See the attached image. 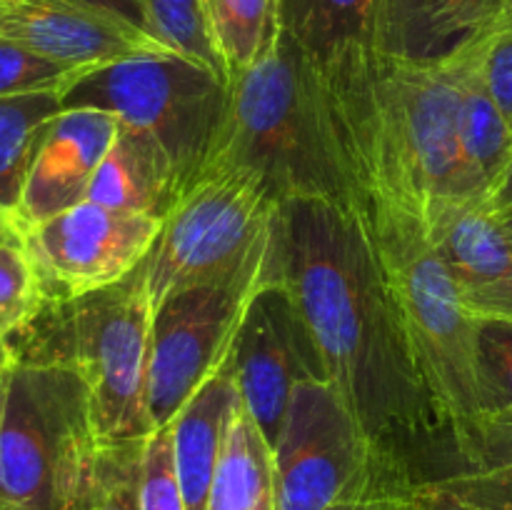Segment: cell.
<instances>
[{"instance_id":"10","label":"cell","mask_w":512,"mask_h":510,"mask_svg":"<svg viewBox=\"0 0 512 510\" xmlns=\"http://www.w3.org/2000/svg\"><path fill=\"white\" fill-rule=\"evenodd\" d=\"M270 453L275 510H328L393 475L415 480L375 448L330 380H305L293 390Z\"/></svg>"},{"instance_id":"2","label":"cell","mask_w":512,"mask_h":510,"mask_svg":"<svg viewBox=\"0 0 512 510\" xmlns=\"http://www.w3.org/2000/svg\"><path fill=\"white\" fill-rule=\"evenodd\" d=\"M478 35L440 58L350 48L308 60L310 88L343 178L413 213L428 230L448 200L485 198L458 135L460 98ZM488 200V198H485Z\"/></svg>"},{"instance_id":"32","label":"cell","mask_w":512,"mask_h":510,"mask_svg":"<svg viewBox=\"0 0 512 510\" xmlns=\"http://www.w3.org/2000/svg\"><path fill=\"white\" fill-rule=\"evenodd\" d=\"M415 483L420 480L408 478V475H393V478L380 480L363 498L343 500L328 510H408Z\"/></svg>"},{"instance_id":"27","label":"cell","mask_w":512,"mask_h":510,"mask_svg":"<svg viewBox=\"0 0 512 510\" xmlns=\"http://www.w3.org/2000/svg\"><path fill=\"white\" fill-rule=\"evenodd\" d=\"M43 288L23 243L0 245V343L38 315Z\"/></svg>"},{"instance_id":"24","label":"cell","mask_w":512,"mask_h":510,"mask_svg":"<svg viewBox=\"0 0 512 510\" xmlns=\"http://www.w3.org/2000/svg\"><path fill=\"white\" fill-rule=\"evenodd\" d=\"M155 38L183 58L213 70L228 83V70L218 55L205 18V0H145Z\"/></svg>"},{"instance_id":"19","label":"cell","mask_w":512,"mask_h":510,"mask_svg":"<svg viewBox=\"0 0 512 510\" xmlns=\"http://www.w3.org/2000/svg\"><path fill=\"white\" fill-rule=\"evenodd\" d=\"M483 45L485 30L478 33L475 53L465 70L458 135L470 180L485 198H490L495 185L500 183L512 163V130L483 78Z\"/></svg>"},{"instance_id":"17","label":"cell","mask_w":512,"mask_h":510,"mask_svg":"<svg viewBox=\"0 0 512 510\" xmlns=\"http://www.w3.org/2000/svg\"><path fill=\"white\" fill-rule=\"evenodd\" d=\"M178 193V173L163 145L143 130L120 123L85 200L165 218Z\"/></svg>"},{"instance_id":"5","label":"cell","mask_w":512,"mask_h":510,"mask_svg":"<svg viewBox=\"0 0 512 510\" xmlns=\"http://www.w3.org/2000/svg\"><path fill=\"white\" fill-rule=\"evenodd\" d=\"M208 160L248 165L278 203L345 200V183L323 130L308 60L288 28L228 83V108Z\"/></svg>"},{"instance_id":"33","label":"cell","mask_w":512,"mask_h":510,"mask_svg":"<svg viewBox=\"0 0 512 510\" xmlns=\"http://www.w3.org/2000/svg\"><path fill=\"white\" fill-rule=\"evenodd\" d=\"M505 445H512V413L483 415V418L478 420V425L473 428V435H470L468 448H465L463 458H460V465L470 463V460H473L475 455L483 453V450L505 448Z\"/></svg>"},{"instance_id":"26","label":"cell","mask_w":512,"mask_h":510,"mask_svg":"<svg viewBox=\"0 0 512 510\" xmlns=\"http://www.w3.org/2000/svg\"><path fill=\"white\" fill-rule=\"evenodd\" d=\"M85 70L90 68L58 63V60L0 38V98L35 93L63 95Z\"/></svg>"},{"instance_id":"11","label":"cell","mask_w":512,"mask_h":510,"mask_svg":"<svg viewBox=\"0 0 512 510\" xmlns=\"http://www.w3.org/2000/svg\"><path fill=\"white\" fill-rule=\"evenodd\" d=\"M163 218L83 200L20 240L38 273L43 303H70L133 275L153 250Z\"/></svg>"},{"instance_id":"37","label":"cell","mask_w":512,"mask_h":510,"mask_svg":"<svg viewBox=\"0 0 512 510\" xmlns=\"http://www.w3.org/2000/svg\"><path fill=\"white\" fill-rule=\"evenodd\" d=\"M485 203H488V208L498 215L512 210V163L508 165V170H505L500 183L495 185V190L490 193V198L485 200Z\"/></svg>"},{"instance_id":"12","label":"cell","mask_w":512,"mask_h":510,"mask_svg":"<svg viewBox=\"0 0 512 510\" xmlns=\"http://www.w3.org/2000/svg\"><path fill=\"white\" fill-rule=\"evenodd\" d=\"M233 368L243 408L273 450L293 390L305 380H328L313 333L280 278V268L250 303L235 345Z\"/></svg>"},{"instance_id":"14","label":"cell","mask_w":512,"mask_h":510,"mask_svg":"<svg viewBox=\"0 0 512 510\" xmlns=\"http://www.w3.org/2000/svg\"><path fill=\"white\" fill-rule=\"evenodd\" d=\"M118 125L115 115L93 108L63 110L55 118L25 185L18 213L20 235L88 198Z\"/></svg>"},{"instance_id":"30","label":"cell","mask_w":512,"mask_h":510,"mask_svg":"<svg viewBox=\"0 0 512 510\" xmlns=\"http://www.w3.org/2000/svg\"><path fill=\"white\" fill-rule=\"evenodd\" d=\"M140 508L185 510L173 463V430L170 425L153 430L140 450Z\"/></svg>"},{"instance_id":"13","label":"cell","mask_w":512,"mask_h":510,"mask_svg":"<svg viewBox=\"0 0 512 510\" xmlns=\"http://www.w3.org/2000/svg\"><path fill=\"white\" fill-rule=\"evenodd\" d=\"M0 38L75 68L175 53L145 30L78 0H0Z\"/></svg>"},{"instance_id":"42","label":"cell","mask_w":512,"mask_h":510,"mask_svg":"<svg viewBox=\"0 0 512 510\" xmlns=\"http://www.w3.org/2000/svg\"><path fill=\"white\" fill-rule=\"evenodd\" d=\"M10 363H13V358H10V353H8V348H5V343H0V370L8 368Z\"/></svg>"},{"instance_id":"1","label":"cell","mask_w":512,"mask_h":510,"mask_svg":"<svg viewBox=\"0 0 512 510\" xmlns=\"http://www.w3.org/2000/svg\"><path fill=\"white\" fill-rule=\"evenodd\" d=\"M280 278L330 380L375 448L418 478L423 453L455 435L390 305L345 200H288L275 215Z\"/></svg>"},{"instance_id":"7","label":"cell","mask_w":512,"mask_h":510,"mask_svg":"<svg viewBox=\"0 0 512 510\" xmlns=\"http://www.w3.org/2000/svg\"><path fill=\"white\" fill-rule=\"evenodd\" d=\"M280 203L248 165L208 160L165 213L153 250L140 265L153 310L193 285L228 278L260 253Z\"/></svg>"},{"instance_id":"15","label":"cell","mask_w":512,"mask_h":510,"mask_svg":"<svg viewBox=\"0 0 512 510\" xmlns=\"http://www.w3.org/2000/svg\"><path fill=\"white\" fill-rule=\"evenodd\" d=\"M425 235L463 298L512 278V235L485 198L448 200L433 213Z\"/></svg>"},{"instance_id":"8","label":"cell","mask_w":512,"mask_h":510,"mask_svg":"<svg viewBox=\"0 0 512 510\" xmlns=\"http://www.w3.org/2000/svg\"><path fill=\"white\" fill-rule=\"evenodd\" d=\"M60 105L105 110L148 133L170 155L183 190L223 125L228 83L178 53L145 55L85 70L60 95Z\"/></svg>"},{"instance_id":"40","label":"cell","mask_w":512,"mask_h":510,"mask_svg":"<svg viewBox=\"0 0 512 510\" xmlns=\"http://www.w3.org/2000/svg\"><path fill=\"white\" fill-rule=\"evenodd\" d=\"M13 365V363H10ZM10 365L5 370H0V420H3L5 410V398H8V380H10Z\"/></svg>"},{"instance_id":"28","label":"cell","mask_w":512,"mask_h":510,"mask_svg":"<svg viewBox=\"0 0 512 510\" xmlns=\"http://www.w3.org/2000/svg\"><path fill=\"white\" fill-rule=\"evenodd\" d=\"M478 368L483 415L512 413V320L480 318Z\"/></svg>"},{"instance_id":"44","label":"cell","mask_w":512,"mask_h":510,"mask_svg":"<svg viewBox=\"0 0 512 510\" xmlns=\"http://www.w3.org/2000/svg\"><path fill=\"white\" fill-rule=\"evenodd\" d=\"M0 510H5V508H3V505H0Z\"/></svg>"},{"instance_id":"4","label":"cell","mask_w":512,"mask_h":510,"mask_svg":"<svg viewBox=\"0 0 512 510\" xmlns=\"http://www.w3.org/2000/svg\"><path fill=\"white\" fill-rule=\"evenodd\" d=\"M153 313L135 270L70 303H43L5 348L18 363L73 365L88 390L100 445L138 443L155 430L148 398Z\"/></svg>"},{"instance_id":"38","label":"cell","mask_w":512,"mask_h":510,"mask_svg":"<svg viewBox=\"0 0 512 510\" xmlns=\"http://www.w3.org/2000/svg\"><path fill=\"white\" fill-rule=\"evenodd\" d=\"M510 20H512V0H490V28L510 23Z\"/></svg>"},{"instance_id":"23","label":"cell","mask_w":512,"mask_h":510,"mask_svg":"<svg viewBox=\"0 0 512 510\" xmlns=\"http://www.w3.org/2000/svg\"><path fill=\"white\" fill-rule=\"evenodd\" d=\"M205 18L228 83L250 68L285 28L283 0H205Z\"/></svg>"},{"instance_id":"45","label":"cell","mask_w":512,"mask_h":510,"mask_svg":"<svg viewBox=\"0 0 512 510\" xmlns=\"http://www.w3.org/2000/svg\"><path fill=\"white\" fill-rule=\"evenodd\" d=\"M408 508H410V505H408Z\"/></svg>"},{"instance_id":"29","label":"cell","mask_w":512,"mask_h":510,"mask_svg":"<svg viewBox=\"0 0 512 510\" xmlns=\"http://www.w3.org/2000/svg\"><path fill=\"white\" fill-rule=\"evenodd\" d=\"M140 450L143 440L100 445L90 510H143L140 508Z\"/></svg>"},{"instance_id":"6","label":"cell","mask_w":512,"mask_h":510,"mask_svg":"<svg viewBox=\"0 0 512 510\" xmlns=\"http://www.w3.org/2000/svg\"><path fill=\"white\" fill-rule=\"evenodd\" d=\"M100 440L88 390L70 363L10 365L0 420L5 510H90Z\"/></svg>"},{"instance_id":"20","label":"cell","mask_w":512,"mask_h":510,"mask_svg":"<svg viewBox=\"0 0 512 510\" xmlns=\"http://www.w3.org/2000/svg\"><path fill=\"white\" fill-rule=\"evenodd\" d=\"M388 0H283L285 28L305 55L383 48Z\"/></svg>"},{"instance_id":"25","label":"cell","mask_w":512,"mask_h":510,"mask_svg":"<svg viewBox=\"0 0 512 510\" xmlns=\"http://www.w3.org/2000/svg\"><path fill=\"white\" fill-rule=\"evenodd\" d=\"M430 480L468 510H512V445L483 450L470 463Z\"/></svg>"},{"instance_id":"18","label":"cell","mask_w":512,"mask_h":510,"mask_svg":"<svg viewBox=\"0 0 512 510\" xmlns=\"http://www.w3.org/2000/svg\"><path fill=\"white\" fill-rule=\"evenodd\" d=\"M490 28V0H388L383 50L440 58Z\"/></svg>"},{"instance_id":"43","label":"cell","mask_w":512,"mask_h":510,"mask_svg":"<svg viewBox=\"0 0 512 510\" xmlns=\"http://www.w3.org/2000/svg\"><path fill=\"white\" fill-rule=\"evenodd\" d=\"M500 220H503V225L508 228V233L512 235V210H508V213H500Z\"/></svg>"},{"instance_id":"41","label":"cell","mask_w":512,"mask_h":510,"mask_svg":"<svg viewBox=\"0 0 512 510\" xmlns=\"http://www.w3.org/2000/svg\"><path fill=\"white\" fill-rule=\"evenodd\" d=\"M255 510H275V498H273V485H270L268 490H265V495L263 498H260V503H258V508Z\"/></svg>"},{"instance_id":"9","label":"cell","mask_w":512,"mask_h":510,"mask_svg":"<svg viewBox=\"0 0 512 510\" xmlns=\"http://www.w3.org/2000/svg\"><path fill=\"white\" fill-rule=\"evenodd\" d=\"M273 230L260 253L233 275L180 290L155 308L148 385L155 430L173 423L233 358L250 303L278 273Z\"/></svg>"},{"instance_id":"36","label":"cell","mask_w":512,"mask_h":510,"mask_svg":"<svg viewBox=\"0 0 512 510\" xmlns=\"http://www.w3.org/2000/svg\"><path fill=\"white\" fill-rule=\"evenodd\" d=\"M408 510H468V508L460 505L455 498H450L448 493H443L433 480H420V483H415L413 495H410Z\"/></svg>"},{"instance_id":"31","label":"cell","mask_w":512,"mask_h":510,"mask_svg":"<svg viewBox=\"0 0 512 510\" xmlns=\"http://www.w3.org/2000/svg\"><path fill=\"white\" fill-rule=\"evenodd\" d=\"M483 78L512 130V20L485 30Z\"/></svg>"},{"instance_id":"34","label":"cell","mask_w":512,"mask_h":510,"mask_svg":"<svg viewBox=\"0 0 512 510\" xmlns=\"http://www.w3.org/2000/svg\"><path fill=\"white\" fill-rule=\"evenodd\" d=\"M465 303L478 318L512 320V278L495 283L480 293L465 295Z\"/></svg>"},{"instance_id":"16","label":"cell","mask_w":512,"mask_h":510,"mask_svg":"<svg viewBox=\"0 0 512 510\" xmlns=\"http://www.w3.org/2000/svg\"><path fill=\"white\" fill-rule=\"evenodd\" d=\"M240 403L243 398L230 358L228 365L215 378H210L170 423L175 475H178L185 510H208L210 488L223 455L225 435Z\"/></svg>"},{"instance_id":"39","label":"cell","mask_w":512,"mask_h":510,"mask_svg":"<svg viewBox=\"0 0 512 510\" xmlns=\"http://www.w3.org/2000/svg\"><path fill=\"white\" fill-rule=\"evenodd\" d=\"M8 243H23V240H20V230L15 228L13 220L0 213V245Z\"/></svg>"},{"instance_id":"3","label":"cell","mask_w":512,"mask_h":510,"mask_svg":"<svg viewBox=\"0 0 512 510\" xmlns=\"http://www.w3.org/2000/svg\"><path fill=\"white\" fill-rule=\"evenodd\" d=\"M345 203L368 243L390 305L455 435L458 463L483 418L480 318L413 213L378 190L343 178Z\"/></svg>"},{"instance_id":"35","label":"cell","mask_w":512,"mask_h":510,"mask_svg":"<svg viewBox=\"0 0 512 510\" xmlns=\"http://www.w3.org/2000/svg\"><path fill=\"white\" fill-rule=\"evenodd\" d=\"M78 3L88 5V8L93 10H100V13L105 15H113V18L135 25V28L153 35V30H150L148 10H145V0H78Z\"/></svg>"},{"instance_id":"22","label":"cell","mask_w":512,"mask_h":510,"mask_svg":"<svg viewBox=\"0 0 512 510\" xmlns=\"http://www.w3.org/2000/svg\"><path fill=\"white\" fill-rule=\"evenodd\" d=\"M273 485V453L263 430L240 403L210 488L208 510H255Z\"/></svg>"},{"instance_id":"21","label":"cell","mask_w":512,"mask_h":510,"mask_svg":"<svg viewBox=\"0 0 512 510\" xmlns=\"http://www.w3.org/2000/svg\"><path fill=\"white\" fill-rule=\"evenodd\" d=\"M60 113L58 93L0 98V213L13 220L15 228L28 175Z\"/></svg>"}]
</instances>
